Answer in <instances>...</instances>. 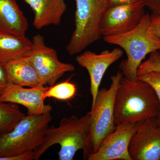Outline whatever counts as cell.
Wrapping results in <instances>:
<instances>
[{
	"label": "cell",
	"mask_w": 160,
	"mask_h": 160,
	"mask_svg": "<svg viewBox=\"0 0 160 160\" xmlns=\"http://www.w3.org/2000/svg\"><path fill=\"white\" fill-rule=\"evenodd\" d=\"M114 116L116 126L160 118V103L154 89L144 81L123 77L116 96Z\"/></svg>",
	"instance_id": "1"
},
{
	"label": "cell",
	"mask_w": 160,
	"mask_h": 160,
	"mask_svg": "<svg viewBox=\"0 0 160 160\" xmlns=\"http://www.w3.org/2000/svg\"><path fill=\"white\" fill-rule=\"evenodd\" d=\"M90 112L80 118H64L57 127H49L42 144L34 151V160L39 159L47 149L58 144L59 160H72L77 152L82 149L85 160L92 153L90 143Z\"/></svg>",
	"instance_id": "2"
},
{
	"label": "cell",
	"mask_w": 160,
	"mask_h": 160,
	"mask_svg": "<svg viewBox=\"0 0 160 160\" xmlns=\"http://www.w3.org/2000/svg\"><path fill=\"white\" fill-rule=\"evenodd\" d=\"M52 120L51 113L25 116L9 131L0 134V160H33Z\"/></svg>",
	"instance_id": "3"
},
{
	"label": "cell",
	"mask_w": 160,
	"mask_h": 160,
	"mask_svg": "<svg viewBox=\"0 0 160 160\" xmlns=\"http://www.w3.org/2000/svg\"><path fill=\"white\" fill-rule=\"evenodd\" d=\"M150 15L145 14L139 24L131 31L123 34L103 37L106 42L121 47L127 58L120 64L123 77L137 79L139 66L146 56L160 50V38L150 29Z\"/></svg>",
	"instance_id": "4"
},
{
	"label": "cell",
	"mask_w": 160,
	"mask_h": 160,
	"mask_svg": "<svg viewBox=\"0 0 160 160\" xmlns=\"http://www.w3.org/2000/svg\"><path fill=\"white\" fill-rule=\"evenodd\" d=\"M75 28L66 51L70 55L79 53L102 37L103 16L109 8L108 0H75Z\"/></svg>",
	"instance_id": "5"
},
{
	"label": "cell",
	"mask_w": 160,
	"mask_h": 160,
	"mask_svg": "<svg viewBox=\"0 0 160 160\" xmlns=\"http://www.w3.org/2000/svg\"><path fill=\"white\" fill-rule=\"evenodd\" d=\"M123 77L122 72H118L111 77L112 82L109 89L102 88L98 92L94 106L90 111V143L92 153L97 150L102 140L115 129V101Z\"/></svg>",
	"instance_id": "6"
},
{
	"label": "cell",
	"mask_w": 160,
	"mask_h": 160,
	"mask_svg": "<svg viewBox=\"0 0 160 160\" xmlns=\"http://www.w3.org/2000/svg\"><path fill=\"white\" fill-rule=\"evenodd\" d=\"M44 38L38 34L32 38V46L26 55L29 58L44 86H53L67 72L75 70L74 66L59 60L56 50L45 44Z\"/></svg>",
	"instance_id": "7"
},
{
	"label": "cell",
	"mask_w": 160,
	"mask_h": 160,
	"mask_svg": "<svg viewBox=\"0 0 160 160\" xmlns=\"http://www.w3.org/2000/svg\"><path fill=\"white\" fill-rule=\"evenodd\" d=\"M145 7L142 0H139L109 7L102 21V36L122 34L135 29L145 15Z\"/></svg>",
	"instance_id": "8"
},
{
	"label": "cell",
	"mask_w": 160,
	"mask_h": 160,
	"mask_svg": "<svg viewBox=\"0 0 160 160\" xmlns=\"http://www.w3.org/2000/svg\"><path fill=\"white\" fill-rule=\"evenodd\" d=\"M132 160H160V118L146 119L132 135L129 147Z\"/></svg>",
	"instance_id": "9"
},
{
	"label": "cell",
	"mask_w": 160,
	"mask_h": 160,
	"mask_svg": "<svg viewBox=\"0 0 160 160\" xmlns=\"http://www.w3.org/2000/svg\"><path fill=\"white\" fill-rule=\"evenodd\" d=\"M141 122L116 126L114 131L102 140L97 150L87 160H132L129 154V143Z\"/></svg>",
	"instance_id": "10"
},
{
	"label": "cell",
	"mask_w": 160,
	"mask_h": 160,
	"mask_svg": "<svg viewBox=\"0 0 160 160\" xmlns=\"http://www.w3.org/2000/svg\"><path fill=\"white\" fill-rule=\"evenodd\" d=\"M124 52L120 48L111 51L105 50L100 54L90 51H84L76 57L80 66L85 68L89 73L90 80V93L92 97L91 108L94 106L101 82L109 66L119 60Z\"/></svg>",
	"instance_id": "11"
},
{
	"label": "cell",
	"mask_w": 160,
	"mask_h": 160,
	"mask_svg": "<svg viewBox=\"0 0 160 160\" xmlns=\"http://www.w3.org/2000/svg\"><path fill=\"white\" fill-rule=\"evenodd\" d=\"M49 88L45 86L26 88L9 83L0 95V101L24 106L29 115L47 114L50 113L52 108L45 104L43 96Z\"/></svg>",
	"instance_id": "12"
},
{
	"label": "cell",
	"mask_w": 160,
	"mask_h": 160,
	"mask_svg": "<svg viewBox=\"0 0 160 160\" xmlns=\"http://www.w3.org/2000/svg\"><path fill=\"white\" fill-rule=\"evenodd\" d=\"M34 12L33 26L38 29L61 23L67 9L65 0H24Z\"/></svg>",
	"instance_id": "13"
},
{
	"label": "cell",
	"mask_w": 160,
	"mask_h": 160,
	"mask_svg": "<svg viewBox=\"0 0 160 160\" xmlns=\"http://www.w3.org/2000/svg\"><path fill=\"white\" fill-rule=\"evenodd\" d=\"M2 66L9 83L29 88L44 86L27 56L11 60Z\"/></svg>",
	"instance_id": "14"
},
{
	"label": "cell",
	"mask_w": 160,
	"mask_h": 160,
	"mask_svg": "<svg viewBox=\"0 0 160 160\" xmlns=\"http://www.w3.org/2000/svg\"><path fill=\"white\" fill-rule=\"evenodd\" d=\"M28 21L16 0H0V32L26 36Z\"/></svg>",
	"instance_id": "15"
},
{
	"label": "cell",
	"mask_w": 160,
	"mask_h": 160,
	"mask_svg": "<svg viewBox=\"0 0 160 160\" xmlns=\"http://www.w3.org/2000/svg\"><path fill=\"white\" fill-rule=\"evenodd\" d=\"M32 46V41L26 36L0 32V64L26 55Z\"/></svg>",
	"instance_id": "16"
},
{
	"label": "cell",
	"mask_w": 160,
	"mask_h": 160,
	"mask_svg": "<svg viewBox=\"0 0 160 160\" xmlns=\"http://www.w3.org/2000/svg\"><path fill=\"white\" fill-rule=\"evenodd\" d=\"M25 116L17 104L0 101V134L11 130Z\"/></svg>",
	"instance_id": "17"
},
{
	"label": "cell",
	"mask_w": 160,
	"mask_h": 160,
	"mask_svg": "<svg viewBox=\"0 0 160 160\" xmlns=\"http://www.w3.org/2000/svg\"><path fill=\"white\" fill-rule=\"evenodd\" d=\"M77 88L74 83L67 80L49 87L43 94L44 100L47 98H53L61 101H68L75 96Z\"/></svg>",
	"instance_id": "18"
},
{
	"label": "cell",
	"mask_w": 160,
	"mask_h": 160,
	"mask_svg": "<svg viewBox=\"0 0 160 160\" xmlns=\"http://www.w3.org/2000/svg\"><path fill=\"white\" fill-rule=\"evenodd\" d=\"M153 71L160 72V54L158 51L152 52L149 58L141 63L138 68L137 76Z\"/></svg>",
	"instance_id": "19"
},
{
	"label": "cell",
	"mask_w": 160,
	"mask_h": 160,
	"mask_svg": "<svg viewBox=\"0 0 160 160\" xmlns=\"http://www.w3.org/2000/svg\"><path fill=\"white\" fill-rule=\"evenodd\" d=\"M137 79L146 82L151 86L155 92L160 103V72H150L139 76Z\"/></svg>",
	"instance_id": "20"
},
{
	"label": "cell",
	"mask_w": 160,
	"mask_h": 160,
	"mask_svg": "<svg viewBox=\"0 0 160 160\" xmlns=\"http://www.w3.org/2000/svg\"><path fill=\"white\" fill-rule=\"evenodd\" d=\"M150 29L153 34L160 38V15H150Z\"/></svg>",
	"instance_id": "21"
},
{
	"label": "cell",
	"mask_w": 160,
	"mask_h": 160,
	"mask_svg": "<svg viewBox=\"0 0 160 160\" xmlns=\"http://www.w3.org/2000/svg\"><path fill=\"white\" fill-rule=\"evenodd\" d=\"M145 7H148L152 14L160 15V0H142Z\"/></svg>",
	"instance_id": "22"
},
{
	"label": "cell",
	"mask_w": 160,
	"mask_h": 160,
	"mask_svg": "<svg viewBox=\"0 0 160 160\" xmlns=\"http://www.w3.org/2000/svg\"><path fill=\"white\" fill-rule=\"evenodd\" d=\"M9 83L6 70L2 65L0 64V95Z\"/></svg>",
	"instance_id": "23"
},
{
	"label": "cell",
	"mask_w": 160,
	"mask_h": 160,
	"mask_svg": "<svg viewBox=\"0 0 160 160\" xmlns=\"http://www.w3.org/2000/svg\"><path fill=\"white\" fill-rule=\"evenodd\" d=\"M139 0H108L109 7L129 4Z\"/></svg>",
	"instance_id": "24"
},
{
	"label": "cell",
	"mask_w": 160,
	"mask_h": 160,
	"mask_svg": "<svg viewBox=\"0 0 160 160\" xmlns=\"http://www.w3.org/2000/svg\"><path fill=\"white\" fill-rule=\"evenodd\" d=\"M159 51V52L160 54V50H159V51Z\"/></svg>",
	"instance_id": "25"
}]
</instances>
